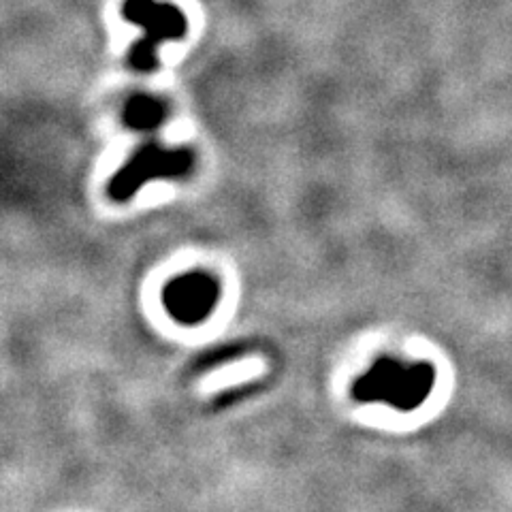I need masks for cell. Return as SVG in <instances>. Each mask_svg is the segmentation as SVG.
<instances>
[{
  "mask_svg": "<svg viewBox=\"0 0 512 512\" xmlns=\"http://www.w3.org/2000/svg\"><path fill=\"white\" fill-rule=\"evenodd\" d=\"M434 384V370L429 365H406L389 357H382L361 380L355 393L361 402H387L399 410H412L429 395Z\"/></svg>",
  "mask_w": 512,
  "mask_h": 512,
  "instance_id": "6da1fadb",
  "label": "cell"
},
{
  "mask_svg": "<svg viewBox=\"0 0 512 512\" xmlns=\"http://www.w3.org/2000/svg\"><path fill=\"white\" fill-rule=\"evenodd\" d=\"M192 165H195V156L190 150H163L158 146H146L128 160L116 178L111 180L109 195L116 201H126L146 182L180 178V175H186L192 169Z\"/></svg>",
  "mask_w": 512,
  "mask_h": 512,
  "instance_id": "7a4b0ae2",
  "label": "cell"
},
{
  "mask_svg": "<svg viewBox=\"0 0 512 512\" xmlns=\"http://www.w3.org/2000/svg\"><path fill=\"white\" fill-rule=\"evenodd\" d=\"M124 13L128 20L141 24L148 32V37L135 47L133 64L139 71H152L156 67V47L167 39H178L184 35V18L173 7L156 5L152 0H131Z\"/></svg>",
  "mask_w": 512,
  "mask_h": 512,
  "instance_id": "3957f363",
  "label": "cell"
},
{
  "mask_svg": "<svg viewBox=\"0 0 512 512\" xmlns=\"http://www.w3.org/2000/svg\"><path fill=\"white\" fill-rule=\"evenodd\" d=\"M218 297V282L212 276L203 274V271H192V274L175 278L167 286L165 306L180 323L197 325L212 314Z\"/></svg>",
  "mask_w": 512,
  "mask_h": 512,
  "instance_id": "277c9868",
  "label": "cell"
},
{
  "mask_svg": "<svg viewBox=\"0 0 512 512\" xmlns=\"http://www.w3.org/2000/svg\"><path fill=\"white\" fill-rule=\"evenodd\" d=\"M165 118V107L160 101L150 99V96H137L128 107L124 109V122L139 131H146V128H156Z\"/></svg>",
  "mask_w": 512,
  "mask_h": 512,
  "instance_id": "5b68a950",
  "label": "cell"
}]
</instances>
